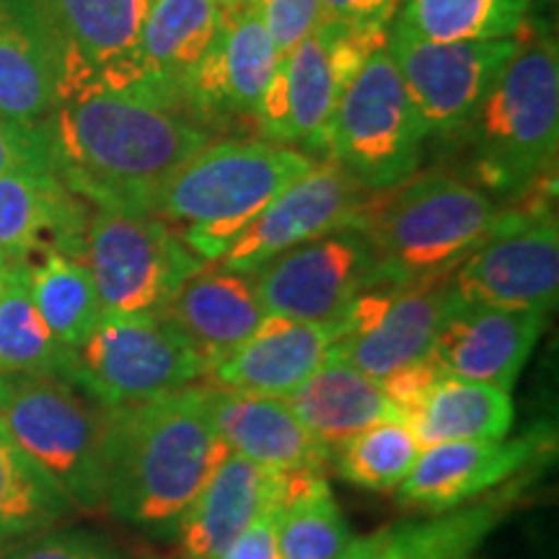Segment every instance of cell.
<instances>
[{"label":"cell","instance_id":"5","mask_svg":"<svg viewBox=\"0 0 559 559\" xmlns=\"http://www.w3.org/2000/svg\"><path fill=\"white\" fill-rule=\"evenodd\" d=\"M474 185L515 198L555 171L559 143V55L549 37L523 39L466 122Z\"/></svg>","mask_w":559,"mask_h":559},{"label":"cell","instance_id":"2","mask_svg":"<svg viewBox=\"0 0 559 559\" xmlns=\"http://www.w3.org/2000/svg\"><path fill=\"white\" fill-rule=\"evenodd\" d=\"M228 453L202 381L151 402L107 407L104 510L156 539L174 536Z\"/></svg>","mask_w":559,"mask_h":559},{"label":"cell","instance_id":"3","mask_svg":"<svg viewBox=\"0 0 559 559\" xmlns=\"http://www.w3.org/2000/svg\"><path fill=\"white\" fill-rule=\"evenodd\" d=\"M492 194L449 171L412 174L368 192L353 228L370 243L381 283L417 285L451 277L492 230Z\"/></svg>","mask_w":559,"mask_h":559},{"label":"cell","instance_id":"44","mask_svg":"<svg viewBox=\"0 0 559 559\" xmlns=\"http://www.w3.org/2000/svg\"><path fill=\"white\" fill-rule=\"evenodd\" d=\"M0 264H3V260H0Z\"/></svg>","mask_w":559,"mask_h":559},{"label":"cell","instance_id":"20","mask_svg":"<svg viewBox=\"0 0 559 559\" xmlns=\"http://www.w3.org/2000/svg\"><path fill=\"white\" fill-rule=\"evenodd\" d=\"M334 340L337 321L317 324L267 313L247 342L207 368L202 381L236 394L285 400L330 360Z\"/></svg>","mask_w":559,"mask_h":559},{"label":"cell","instance_id":"39","mask_svg":"<svg viewBox=\"0 0 559 559\" xmlns=\"http://www.w3.org/2000/svg\"><path fill=\"white\" fill-rule=\"evenodd\" d=\"M402 0H321V24L340 29L389 37Z\"/></svg>","mask_w":559,"mask_h":559},{"label":"cell","instance_id":"1","mask_svg":"<svg viewBox=\"0 0 559 559\" xmlns=\"http://www.w3.org/2000/svg\"><path fill=\"white\" fill-rule=\"evenodd\" d=\"M55 171L94 207L151 215L166 179L210 143L179 102L148 88H91L50 117Z\"/></svg>","mask_w":559,"mask_h":559},{"label":"cell","instance_id":"34","mask_svg":"<svg viewBox=\"0 0 559 559\" xmlns=\"http://www.w3.org/2000/svg\"><path fill=\"white\" fill-rule=\"evenodd\" d=\"M70 510L62 492L0 423V547L52 528Z\"/></svg>","mask_w":559,"mask_h":559},{"label":"cell","instance_id":"41","mask_svg":"<svg viewBox=\"0 0 559 559\" xmlns=\"http://www.w3.org/2000/svg\"><path fill=\"white\" fill-rule=\"evenodd\" d=\"M391 534H394V526L360 536V539H353L334 559H381L383 551H386Z\"/></svg>","mask_w":559,"mask_h":559},{"label":"cell","instance_id":"12","mask_svg":"<svg viewBox=\"0 0 559 559\" xmlns=\"http://www.w3.org/2000/svg\"><path fill=\"white\" fill-rule=\"evenodd\" d=\"M519 45L521 37L428 41L391 24L389 52L425 138H443L464 130Z\"/></svg>","mask_w":559,"mask_h":559},{"label":"cell","instance_id":"42","mask_svg":"<svg viewBox=\"0 0 559 559\" xmlns=\"http://www.w3.org/2000/svg\"><path fill=\"white\" fill-rule=\"evenodd\" d=\"M215 3L221 5V11H234V9H241L243 3H249V0H215Z\"/></svg>","mask_w":559,"mask_h":559},{"label":"cell","instance_id":"17","mask_svg":"<svg viewBox=\"0 0 559 559\" xmlns=\"http://www.w3.org/2000/svg\"><path fill=\"white\" fill-rule=\"evenodd\" d=\"M549 453V432L513 440H456L423 449L409 477L396 487L404 510L438 515L492 492Z\"/></svg>","mask_w":559,"mask_h":559},{"label":"cell","instance_id":"24","mask_svg":"<svg viewBox=\"0 0 559 559\" xmlns=\"http://www.w3.org/2000/svg\"><path fill=\"white\" fill-rule=\"evenodd\" d=\"M207 402L215 430L236 456L283 474H324L332 464V451L298 423L285 400L236 394L207 383Z\"/></svg>","mask_w":559,"mask_h":559},{"label":"cell","instance_id":"32","mask_svg":"<svg viewBox=\"0 0 559 559\" xmlns=\"http://www.w3.org/2000/svg\"><path fill=\"white\" fill-rule=\"evenodd\" d=\"M29 267V290L52 337L70 349L81 347L104 317L99 293L86 264L60 251H47Z\"/></svg>","mask_w":559,"mask_h":559},{"label":"cell","instance_id":"9","mask_svg":"<svg viewBox=\"0 0 559 559\" xmlns=\"http://www.w3.org/2000/svg\"><path fill=\"white\" fill-rule=\"evenodd\" d=\"M198 349L158 313L109 317L73 349L70 381L102 407H124L177 394L205 379Z\"/></svg>","mask_w":559,"mask_h":559},{"label":"cell","instance_id":"7","mask_svg":"<svg viewBox=\"0 0 559 559\" xmlns=\"http://www.w3.org/2000/svg\"><path fill=\"white\" fill-rule=\"evenodd\" d=\"M425 140L389 45L379 47L342 88L324 138L326 158L379 192L417 174Z\"/></svg>","mask_w":559,"mask_h":559},{"label":"cell","instance_id":"33","mask_svg":"<svg viewBox=\"0 0 559 559\" xmlns=\"http://www.w3.org/2000/svg\"><path fill=\"white\" fill-rule=\"evenodd\" d=\"M534 0H402L394 24L428 41L513 39Z\"/></svg>","mask_w":559,"mask_h":559},{"label":"cell","instance_id":"37","mask_svg":"<svg viewBox=\"0 0 559 559\" xmlns=\"http://www.w3.org/2000/svg\"><path fill=\"white\" fill-rule=\"evenodd\" d=\"M249 5L262 19L280 55L309 37L321 19V0H249Z\"/></svg>","mask_w":559,"mask_h":559},{"label":"cell","instance_id":"11","mask_svg":"<svg viewBox=\"0 0 559 559\" xmlns=\"http://www.w3.org/2000/svg\"><path fill=\"white\" fill-rule=\"evenodd\" d=\"M451 277L417 285H370L337 319L326 362H345L370 379H389L430 353L440 321L453 309Z\"/></svg>","mask_w":559,"mask_h":559},{"label":"cell","instance_id":"25","mask_svg":"<svg viewBox=\"0 0 559 559\" xmlns=\"http://www.w3.org/2000/svg\"><path fill=\"white\" fill-rule=\"evenodd\" d=\"M158 317L169 321L210 368L247 342L267 313L249 275L205 264L181 285Z\"/></svg>","mask_w":559,"mask_h":559},{"label":"cell","instance_id":"4","mask_svg":"<svg viewBox=\"0 0 559 559\" xmlns=\"http://www.w3.org/2000/svg\"><path fill=\"white\" fill-rule=\"evenodd\" d=\"M317 164L270 140H223L190 156L160 187L153 213L213 264L285 187Z\"/></svg>","mask_w":559,"mask_h":559},{"label":"cell","instance_id":"30","mask_svg":"<svg viewBox=\"0 0 559 559\" xmlns=\"http://www.w3.org/2000/svg\"><path fill=\"white\" fill-rule=\"evenodd\" d=\"M73 349L60 345L39 317L26 262L0 267V376H62L70 381Z\"/></svg>","mask_w":559,"mask_h":559},{"label":"cell","instance_id":"35","mask_svg":"<svg viewBox=\"0 0 559 559\" xmlns=\"http://www.w3.org/2000/svg\"><path fill=\"white\" fill-rule=\"evenodd\" d=\"M423 445L404 419H386L360 430L332 451V464L349 485L370 492H396L409 477Z\"/></svg>","mask_w":559,"mask_h":559},{"label":"cell","instance_id":"29","mask_svg":"<svg viewBox=\"0 0 559 559\" xmlns=\"http://www.w3.org/2000/svg\"><path fill=\"white\" fill-rule=\"evenodd\" d=\"M526 477L510 479L485 498L430 515L417 523L394 526L381 559H474L481 542L508 519L521 498Z\"/></svg>","mask_w":559,"mask_h":559},{"label":"cell","instance_id":"22","mask_svg":"<svg viewBox=\"0 0 559 559\" xmlns=\"http://www.w3.org/2000/svg\"><path fill=\"white\" fill-rule=\"evenodd\" d=\"M288 485L290 474L228 453L174 531L179 559L221 557L262 513L283 502Z\"/></svg>","mask_w":559,"mask_h":559},{"label":"cell","instance_id":"40","mask_svg":"<svg viewBox=\"0 0 559 559\" xmlns=\"http://www.w3.org/2000/svg\"><path fill=\"white\" fill-rule=\"evenodd\" d=\"M280 508V506H277ZM277 508L267 510L257 519L230 547L215 559H280L275 544V513Z\"/></svg>","mask_w":559,"mask_h":559},{"label":"cell","instance_id":"14","mask_svg":"<svg viewBox=\"0 0 559 559\" xmlns=\"http://www.w3.org/2000/svg\"><path fill=\"white\" fill-rule=\"evenodd\" d=\"M62 52V102L91 88L156 86L140 62V32L151 0H37ZM181 104V102H179Z\"/></svg>","mask_w":559,"mask_h":559},{"label":"cell","instance_id":"16","mask_svg":"<svg viewBox=\"0 0 559 559\" xmlns=\"http://www.w3.org/2000/svg\"><path fill=\"white\" fill-rule=\"evenodd\" d=\"M366 198V187L337 160H317L304 177L285 187L213 264L251 275L283 251L332 230L353 228Z\"/></svg>","mask_w":559,"mask_h":559},{"label":"cell","instance_id":"6","mask_svg":"<svg viewBox=\"0 0 559 559\" xmlns=\"http://www.w3.org/2000/svg\"><path fill=\"white\" fill-rule=\"evenodd\" d=\"M0 423L70 508L104 510L107 407L62 376H0Z\"/></svg>","mask_w":559,"mask_h":559},{"label":"cell","instance_id":"13","mask_svg":"<svg viewBox=\"0 0 559 559\" xmlns=\"http://www.w3.org/2000/svg\"><path fill=\"white\" fill-rule=\"evenodd\" d=\"M264 313L334 324L370 285H379L373 251L358 228H340L272 257L249 275Z\"/></svg>","mask_w":559,"mask_h":559},{"label":"cell","instance_id":"27","mask_svg":"<svg viewBox=\"0 0 559 559\" xmlns=\"http://www.w3.org/2000/svg\"><path fill=\"white\" fill-rule=\"evenodd\" d=\"M423 449L456 440H500L513 425L510 391L443 376L402 415Z\"/></svg>","mask_w":559,"mask_h":559},{"label":"cell","instance_id":"31","mask_svg":"<svg viewBox=\"0 0 559 559\" xmlns=\"http://www.w3.org/2000/svg\"><path fill=\"white\" fill-rule=\"evenodd\" d=\"M353 542L349 526L324 474H290L275 513L280 559H334Z\"/></svg>","mask_w":559,"mask_h":559},{"label":"cell","instance_id":"28","mask_svg":"<svg viewBox=\"0 0 559 559\" xmlns=\"http://www.w3.org/2000/svg\"><path fill=\"white\" fill-rule=\"evenodd\" d=\"M221 19L215 0H151L140 32V62L148 79L181 102V83L205 58Z\"/></svg>","mask_w":559,"mask_h":559},{"label":"cell","instance_id":"15","mask_svg":"<svg viewBox=\"0 0 559 559\" xmlns=\"http://www.w3.org/2000/svg\"><path fill=\"white\" fill-rule=\"evenodd\" d=\"M330 24H317L309 37L280 55V62L254 109L264 140L324 151V138L342 88L353 81L360 62L349 58Z\"/></svg>","mask_w":559,"mask_h":559},{"label":"cell","instance_id":"18","mask_svg":"<svg viewBox=\"0 0 559 559\" xmlns=\"http://www.w3.org/2000/svg\"><path fill=\"white\" fill-rule=\"evenodd\" d=\"M277 62L275 41L249 3L223 11L213 45L181 83L185 109L194 122L254 117Z\"/></svg>","mask_w":559,"mask_h":559},{"label":"cell","instance_id":"26","mask_svg":"<svg viewBox=\"0 0 559 559\" xmlns=\"http://www.w3.org/2000/svg\"><path fill=\"white\" fill-rule=\"evenodd\" d=\"M285 404L330 451L360 430L386 419H402L383 383L345 362H324L309 381L285 396Z\"/></svg>","mask_w":559,"mask_h":559},{"label":"cell","instance_id":"8","mask_svg":"<svg viewBox=\"0 0 559 559\" xmlns=\"http://www.w3.org/2000/svg\"><path fill=\"white\" fill-rule=\"evenodd\" d=\"M83 264L94 277L102 311L135 317L164 311L207 262L156 215L96 207L86 223Z\"/></svg>","mask_w":559,"mask_h":559},{"label":"cell","instance_id":"23","mask_svg":"<svg viewBox=\"0 0 559 559\" xmlns=\"http://www.w3.org/2000/svg\"><path fill=\"white\" fill-rule=\"evenodd\" d=\"M62 99V52L37 0H0V117L50 122Z\"/></svg>","mask_w":559,"mask_h":559},{"label":"cell","instance_id":"10","mask_svg":"<svg viewBox=\"0 0 559 559\" xmlns=\"http://www.w3.org/2000/svg\"><path fill=\"white\" fill-rule=\"evenodd\" d=\"M459 304L549 313L559 296V228L555 213L500 210L487 239L453 270Z\"/></svg>","mask_w":559,"mask_h":559},{"label":"cell","instance_id":"38","mask_svg":"<svg viewBox=\"0 0 559 559\" xmlns=\"http://www.w3.org/2000/svg\"><path fill=\"white\" fill-rule=\"evenodd\" d=\"M0 559H122L86 534H34L0 547Z\"/></svg>","mask_w":559,"mask_h":559},{"label":"cell","instance_id":"21","mask_svg":"<svg viewBox=\"0 0 559 559\" xmlns=\"http://www.w3.org/2000/svg\"><path fill=\"white\" fill-rule=\"evenodd\" d=\"M86 200L55 169H21L0 177V260L32 262L47 251L83 262Z\"/></svg>","mask_w":559,"mask_h":559},{"label":"cell","instance_id":"43","mask_svg":"<svg viewBox=\"0 0 559 559\" xmlns=\"http://www.w3.org/2000/svg\"><path fill=\"white\" fill-rule=\"evenodd\" d=\"M3 264H5V262H3ZM3 264H0V267H3Z\"/></svg>","mask_w":559,"mask_h":559},{"label":"cell","instance_id":"36","mask_svg":"<svg viewBox=\"0 0 559 559\" xmlns=\"http://www.w3.org/2000/svg\"><path fill=\"white\" fill-rule=\"evenodd\" d=\"M21 169H55L50 122L21 124L0 117V177Z\"/></svg>","mask_w":559,"mask_h":559},{"label":"cell","instance_id":"19","mask_svg":"<svg viewBox=\"0 0 559 559\" xmlns=\"http://www.w3.org/2000/svg\"><path fill=\"white\" fill-rule=\"evenodd\" d=\"M547 317L456 300L440 321L428 355L445 376L510 391L534 353Z\"/></svg>","mask_w":559,"mask_h":559}]
</instances>
